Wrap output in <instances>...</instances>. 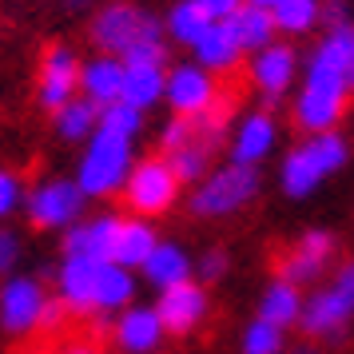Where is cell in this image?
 I'll return each mask as SVG.
<instances>
[{
    "label": "cell",
    "instance_id": "cell-1",
    "mask_svg": "<svg viewBox=\"0 0 354 354\" xmlns=\"http://www.w3.org/2000/svg\"><path fill=\"white\" fill-rule=\"evenodd\" d=\"M351 163V144L342 131H315L299 147H290L279 163V187L287 199H306L315 195L330 176H338Z\"/></svg>",
    "mask_w": 354,
    "mask_h": 354
},
{
    "label": "cell",
    "instance_id": "cell-2",
    "mask_svg": "<svg viewBox=\"0 0 354 354\" xmlns=\"http://www.w3.org/2000/svg\"><path fill=\"white\" fill-rule=\"evenodd\" d=\"M136 140H124L115 131L96 128L84 144V156L76 163V187L84 192V199H112L120 195L124 179H128L131 163H136V151H131Z\"/></svg>",
    "mask_w": 354,
    "mask_h": 354
},
{
    "label": "cell",
    "instance_id": "cell-3",
    "mask_svg": "<svg viewBox=\"0 0 354 354\" xmlns=\"http://www.w3.org/2000/svg\"><path fill=\"white\" fill-rule=\"evenodd\" d=\"M351 322H354V267L346 263V267H338L335 283L310 287L295 330H303V338H310V342H338Z\"/></svg>",
    "mask_w": 354,
    "mask_h": 354
},
{
    "label": "cell",
    "instance_id": "cell-4",
    "mask_svg": "<svg viewBox=\"0 0 354 354\" xmlns=\"http://www.w3.org/2000/svg\"><path fill=\"white\" fill-rule=\"evenodd\" d=\"M259 187H263L259 167L227 163V167L207 171V176L195 183V192L187 195V207H192L195 219H231L247 203H255Z\"/></svg>",
    "mask_w": 354,
    "mask_h": 354
},
{
    "label": "cell",
    "instance_id": "cell-5",
    "mask_svg": "<svg viewBox=\"0 0 354 354\" xmlns=\"http://www.w3.org/2000/svg\"><path fill=\"white\" fill-rule=\"evenodd\" d=\"M179 183L176 171H171V163L163 160V156H147V160H136L131 163L128 179H124V203H128L131 215H140V219H160L167 211L179 203Z\"/></svg>",
    "mask_w": 354,
    "mask_h": 354
},
{
    "label": "cell",
    "instance_id": "cell-6",
    "mask_svg": "<svg viewBox=\"0 0 354 354\" xmlns=\"http://www.w3.org/2000/svg\"><path fill=\"white\" fill-rule=\"evenodd\" d=\"M346 100L351 92L342 88L335 72H326L322 64H306V76H303V88L295 96V124L315 136V131H335L342 112H346Z\"/></svg>",
    "mask_w": 354,
    "mask_h": 354
},
{
    "label": "cell",
    "instance_id": "cell-7",
    "mask_svg": "<svg viewBox=\"0 0 354 354\" xmlns=\"http://www.w3.org/2000/svg\"><path fill=\"white\" fill-rule=\"evenodd\" d=\"M84 211H88V199L76 187V179L52 176L24 192V215L36 231H60L64 235L72 223L84 219Z\"/></svg>",
    "mask_w": 354,
    "mask_h": 354
},
{
    "label": "cell",
    "instance_id": "cell-8",
    "mask_svg": "<svg viewBox=\"0 0 354 354\" xmlns=\"http://www.w3.org/2000/svg\"><path fill=\"white\" fill-rule=\"evenodd\" d=\"M92 40L104 56H124L140 40H163V24L136 4H108L92 20Z\"/></svg>",
    "mask_w": 354,
    "mask_h": 354
},
{
    "label": "cell",
    "instance_id": "cell-9",
    "mask_svg": "<svg viewBox=\"0 0 354 354\" xmlns=\"http://www.w3.org/2000/svg\"><path fill=\"white\" fill-rule=\"evenodd\" d=\"M52 290L36 274H8L0 279V330L8 338H32L40 330V310Z\"/></svg>",
    "mask_w": 354,
    "mask_h": 354
},
{
    "label": "cell",
    "instance_id": "cell-10",
    "mask_svg": "<svg viewBox=\"0 0 354 354\" xmlns=\"http://www.w3.org/2000/svg\"><path fill=\"white\" fill-rule=\"evenodd\" d=\"M338 255V239L335 231H326V227H310V231H303L299 239H295V247H290L287 255L279 259V279H287V283H295V287H315L322 274H326V267L335 263Z\"/></svg>",
    "mask_w": 354,
    "mask_h": 354
},
{
    "label": "cell",
    "instance_id": "cell-11",
    "mask_svg": "<svg viewBox=\"0 0 354 354\" xmlns=\"http://www.w3.org/2000/svg\"><path fill=\"white\" fill-rule=\"evenodd\" d=\"M151 306H156V315H160L167 338H187V335H195V330L207 322L211 290L203 287V283L187 279V283H179V287L160 290V295L151 299Z\"/></svg>",
    "mask_w": 354,
    "mask_h": 354
},
{
    "label": "cell",
    "instance_id": "cell-12",
    "mask_svg": "<svg viewBox=\"0 0 354 354\" xmlns=\"http://www.w3.org/2000/svg\"><path fill=\"white\" fill-rule=\"evenodd\" d=\"M219 100V84L211 72L195 64H176L167 68V80H163V104L171 108V115H183V120H195L203 115Z\"/></svg>",
    "mask_w": 354,
    "mask_h": 354
},
{
    "label": "cell",
    "instance_id": "cell-13",
    "mask_svg": "<svg viewBox=\"0 0 354 354\" xmlns=\"http://www.w3.org/2000/svg\"><path fill=\"white\" fill-rule=\"evenodd\" d=\"M108 342H112L120 354H156L163 342H167V330H163L156 306L136 299L128 310H120V315L112 319Z\"/></svg>",
    "mask_w": 354,
    "mask_h": 354
},
{
    "label": "cell",
    "instance_id": "cell-14",
    "mask_svg": "<svg viewBox=\"0 0 354 354\" xmlns=\"http://www.w3.org/2000/svg\"><path fill=\"white\" fill-rule=\"evenodd\" d=\"M247 72H251V84L267 100L263 112H271L274 104L290 92L295 76H299V52L290 48V44H267V48L251 52V68Z\"/></svg>",
    "mask_w": 354,
    "mask_h": 354
},
{
    "label": "cell",
    "instance_id": "cell-15",
    "mask_svg": "<svg viewBox=\"0 0 354 354\" xmlns=\"http://www.w3.org/2000/svg\"><path fill=\"white\" fill-rule=\"evenodd\" d=\"M72 96H80V56L64 44L44 52V64H40V88H36V100L44 112H56L64 108Z\"/></svg>",
    "mask_w": 354,
    "mask_h": 354
},
{
    "label": "cell",
    "instance_id": "cell-16",
    "mask_svg": "<svg viewBox=\"0 0 354 354\" xmlns=\"http://www.w3.org/2000/svg\"><path fill=\"white\" fill-rule=\"evenodd\" d=\"M96 267L92 259H76V255H64L60 267H56V299L64 303L68 319H92L96 315Z\"/></svg>",
    "mask_w": 354,
    "mask_h": 354
},
{
    "label": "cell",
    "instance_id": "cell-17",
    "mask_svg": "<svg viewBox=\"0 0 354 354\" xmlns=\"http://www.w3.org/2000/svg\"><path fill=\"white\" fill-rule=\"evenodd\" d=\"M115 227H120V215H115V211H100V215H88V219H80V223H72L64 235H60L64 255L108 263V259H112Z\"/></svg>",
    "mask_w": 354,
    "mask_h": 354
},
{
    "label": "cell",
    "instance_id": "cell-18",
    "mask_svg": "<svg viewBox=\"0 0 354 354\" xmlns=\"http://www.w3.org/2000/svg\"><path fill=\"white\" fill-rule=\"evenodd\" d=\"M279 144V124H274L271 112H247L231 131V163H243V167H259Z\"/></svg>",
    "mask_w": 354,
    "mask_h": 354
},
{
    "label": "cell",
    "instance_id": "cell-19",
    "mask_svg": "<svg viewBox=\"0 0 354 354\" xmlns=\"http://www.w3.org/2000/svg\"><path fill=\"white\" fill-rule=\"evenodd\" d=\"M136 274H140V283H147V287L160 295V290H167V287H179V283L195 279V259L187 255L183 243L160 239L156 243V251L147 255V263Z\"/></svg>",
    "mask_w": 354,
    "mask_h": 354
},
{
    "label": "cell",
    "instance_id": "cell-20",
    "mask_svg": "<svg viewBox=\"0 0 354 354\" xmlns=\"http://www.w3.org/2000/svg\"><path fill=\"white\" fill-rule=\"evenodd\" d=\"M156 243H160V231H156L151 219L120 215V227H115V239H112V263L128 267V271H140L147 255L156 251Z\"/></svg>",
    "mask_w": 354,
    "mask_h": 354
},
{
    "label": "cell",
    "instance_id": "cell-21",
    "mask_svg": "<svg viewBox=\"0 0 354 354\" xmlns=\"http://www.w3.org/2000/svg\"><path fill=\"white\" fill-rule=\"evenodd\" d=\"M303 299H306L303 287H295V283H287V279L274 274L271 283L263 287V295H259L255 319L271 322V326H279V330L290 335V330L299 326V315H303Z\"/></svg>",
    "mask_w": 354,
    "mask_h": 354
},
{
    "label": "cell",
    "instance_id": "cell-22",
    "mask_svg": "<svg viewBox=\"0 0 354 354\" xmlns=\"http://www.w3.org/2000/svg\"><path fill=\"white\" fill-rule=\"evenodd\" d=\"M140 295V274L120 267V263H100L96 267V315H120L128 310Z\"/></svg>",
    "mask_w": 354,
    "mask_h": 354
},
{
    "label": "cell",
    "instance_id": "cell-23",
    "mask_svg": "<svg viewBox=\"0 0 354 354\" xmlns=\"http://www.w3.org/2000/svg\"><path fill=\"white\" fill-rule=\"evenodd\" d=\"M120 88H124V60L120 56H92V60H80V96L92 100L96 108L104 104H115L120 100Z\"/></svg>",
    "mask_w": 354,
    "mask_h": 354
},
{
    "label": "cell",
    "instance_id": "cell-24",
    "mask_svg": "<svg viewBox=\"0 0 354 354\" xmlns=\"http://www.w3.org/2000/svg\"><path fill=\"white\" fill-rule=\"evenodd\" d=\"M192 52H195V64L203 68V72H211V76H227V72H235L239 60H243V48H239V40L231 36L227 20H215Z\"/></svg>",
    "mask_w": 354,
    "mask_h": 354
},
{
    "label": "cell",
    "instance_id": "cell-25",
    "mask_svg": "<svg viewBox=\"0 0 354 354\" xmlns=\"http://www.w3.org/2000/svg\"><path fill=\"white\" fill-rule=\"evenodd\" d=\"M310 60L322 64L326 72H335L338 80H342V88L354 92V24H338V28H330L326 40L310 52Z\"/></svg>",
    "mask_w": 354,
    "mask_h": 354
},
{
    "label": "cell",
    "instance_id": "cell-26",
    "mask_svg": "<svg viewBox=\"0 0 354 354\" xmlns=\"http://www.w3.org/2000/svg\"><path fill=\"white\" fill-rule=\"evenodd\" d=\"M227 28L239 40L243 52H259V48H267V44H274L271 12H267V8H255V4H239V8L227 17Z\"/></svg>",
    "mask_w": 354,
    "mask_h": 354
},
{
    "label": "cell",
    "instance_id": "cell-27",
    "mask_svg": "<svg viewBox=\"0 0 354 354\" xmlns=\"http://www.w3.org/2000/svg\"><path fill=\"white\" fill-rule=\"evenodd\" d=\"M163 80H167V68H147V64H124V88H120V100L131 104V108H156L163 100Z\"/></svg>",
    "mask_w": 354,
    "mask_h": 354
},
{
    "label": "cell",
    "instance_id": "cell-28",
    "mask_svg": "<svg viewBox=\"0 0 354 354\" xmlns=\"http://www.w3.org/2000/svg\"><path fill=\"white\" fill-rule=\"evenodd\" d=\"M52 124H56V136H60L64 144H88V136L100 128V108L92 100L72 96L64 108L52 112Z\"/></svg>",
    "mask_w": 354,
    "mask_h": 354
},
{
    "label": "cell",
    "instance_id": "cell-29",
    "mask_svg": "<svg viewBox=\"0 0 354 354\" xmlns=\"http://www.w3.org/2000/svg\"><path fill=\"white\" fill-rule=\"evenodd\" d=\"M211 24L215 20H211V12L199 0H179L176 8H171V17H167V36L179 40V44H187V48H195Z\"/></svg>",
    "mask_w": 354,
    "mask_h": 354
},
{
    "label": "cell",
    "instance_id": "cell-30",
    "mask_svg": "<svg viewBox=\"0 0 354 354\" xmlns=\"http://www.w3.org/2000/svg\"><path fill=\"white\" fill-rule=\"evenodd\" d=\"M271 20H274V32L303 36L319 24V0H279L271 8Z\"/></svg>",
    "mask_w": 354,
    "mask_h": 354
},
{
    "label": "cell",
    "instance_id": "cell-31",
    "mask_svg": "<svg viewBox=\"0 0 354 354\" xmlns=\"http://www.w3.org/2000/svg\"><path fill=\"white\" fill-rule=\"evenodd\" d=\"M287 330H279L271 322L251 319L239 330V354H287Z\"/></svg>",
    "mask_w": 354,
    "mask_h": 354
},
{
    "label": "cell",
    "instance_id": "cell-32",
    "mask_svg": "<svg viewBox=\"0 0 354 354\" xmlns=\"http://www.w3.org/2000/svg\"><path fill=\"white\" fill-rule=\"evenodd\" d=\"M163 160L171 163V171H176L179 183H199V179L211 171V151L203 144H187V147H179V151H171V156H163Z\"/></svg>",
    "mask_w": 354,
    "mask_h": 354
},
{
    "label": "cell",
    "instance_id": "cell-33",
    "mask_svg": "<svg viewBox=\"0 0 354 354\" xmlns=\"http://www.w3.org/2000/svg\"><path fill=\"white\" fill-rule=\"evenodd\" d=\"M100 128L115 131V136H124V140H136V136L144 131V112L131 108V104H124V100L104 104V108H100Z\"/></svg>",
    "mask_w": 354,
    "mask_h": 354
},
{
    "label": "cell",
    "instance_id": "cell-34",
    "mask_svg": "<svg viewBox=\"0 0 354 354\" xmlns=\"http://www.w3.org/2000/svg\"><path fill=\"white\" fill-rule=\"evenodd\" d=\"M227 271H231V255H227L223 247H211L203 255L195 259V283H203V287H215V283H223Z\"/></svg>",
    "mask_w": 354,
    "mask_h": 354
},
{
    "label": "cell",
    "instance_id": "cell-35",
    "mask_svg": "<svg viewBox=\"0 0 354 354\" xmlns=\"http://www.w3.org/2000/svg\"><path fill=\"white\" fill-rule=\"evenodd\" d=\"M24 179L12 171V167H0V223L4 219H12L20 207H24Z\"/></svg>",
    "mask_w": 354,
    "mask_h": 354
},
{
    "label": "cell",
    "instance_id": "cell-36",
    "mask_svg": "<svg viewBox=\"0 0 354 354\" xmlns=\"http://www.w3.org/2000/svg\"><path fill=\"white\" fill-rule=\"evenodd\" d=\"M124 64H147V68H167V40H140L136 48H128L120 56Z\"/></svg>",
    "mask_w": 354,
    "mask_h": 354
},
{
    "label": "cell",
    "instance_id": "cell-37",
    "mask_svg": "<svg viewBox=\"0 0 354 354\" xmlns=\"http://www.w3.org/2000/svg\"><path fill=\"white\" fill-rule=\"evenodd\" d=\"M187 144H192V120L171 115V120L160 128V151L171 156V151H179V147H187Z\"/></svg>",
    "mask_w": 354,
    "mask_h": 354
},
{
    "label": "cell",
    "instance_id": "cell-38",
    "mask_svg": "<svg viewBox=\"0 0 354 354\" xmlns=\"http://www.w3.org/2000/svg\"><path fill=\"white\" fill-rule=\"evenodd\" d=\"M20 235L12 231V227H4L0 223V279H8V274H17L20 267Z\"/></svg>",
    "mask_w": 354,
    "mask_h": 354
},
{
    "label": "cell",
    "instance_id": "cell-39",
    "mask_svg": "<svg viewBox=\"0 0 354 354\" xmlns=\"http://www.w3.org/2000/svg\"><path fill=\"white\" fill-rule=\"evenodd\" d=\"M64 322H68L64 303H60L56 295H48V303H44V310H40V330H36V335H56Z\"/></svg>",
    "mask_w": 354,
    "mask_h": 354
},
{
    "label": "cell",
    "instance_id": "cell-40",
    "mask_svg": "<svg viewBox=\"0 0 354 354\" xmlns=\"http://www.w3.org/2000/svg\"><path fill=\"white\" fill-rule=\"evenodd\" d=\"M319 20H326L330 28L351 24V4L346 0H319Z\"/></svg>",
    "mask_w": 354,
    "mask_h": 354
},
{
    "label": "cell",
    "instance_id": "cell-41",
    "mask_svg": "<svg viewBox=\"0 0 354 354\" xmlns=\"http://www.w3.org/2000/svg\"><path fill=\"white\" fill-rule=\"evenodd\" d=\"M199 4L211 12V20H227V17H231V12L243 4V0H199Z\"/></svg>",
    "mask_w": 354,
    "mask_h": 354
},
{
    "label": "cell",
    "instance_id": "cell-42",
    "mask_svg": "<svg viewBox=\"0 0 354 354\" xmlns=\"http://www.w3.org/2000/svg\"><path fill=\"white\" fill-rule=\"evenodd\" d=\"M60 354H104V351H100V342H92V338H88V342L80 338V342H68Z\"/></svg>",
    "mask_w": 354,
    "mask_h": 354
},
{
    "label": "cell",
    "instance_id": "cell-43",
    "mask_svg": "<svg viewBox=\"0 0 354 354\" xmlns=\"http://www.w3.org/2000/svg\"><path fill=\"white\" fill-rule=\"evenodd\" d=\"M247 4H255V8H267V12H271V8L279 4V0H247Z\"/></svg>",
    "mask_w": 354,
    "mask_h": 354
},
{
    "label": "cell",
    "instance_id": "cell-44",
    "mask_svg": "<svg viewBox=\"0 0 354 354\" xmlns=\"http://www.w3.org/2000/svg\"><path fill=\"white\" fill-rule=\"evenodd\" d=\"M287 354H315V346L306 342V346H299V351H287Z\"/></svg>",
    "mask_w": 354,
    "mask_h": 354
},
{
    "label": "cell",
    "instance_id": "cell-45",
    "mask_svg": "<svg viewBox=\"0 0 354 354\" xmlns=\"http://www.w3.org/2000/svg\"><path fill=\"white\" fill-rule=\"evenodd\" d=\"M20 354H52V351H44V346H28V351H20Z\"/></svg>",
    "mask_w": 354,
    "mask_h": 354
},
{
    "label": "cell",
    "instance_id": "cell-46",
    "mask_svg": "<svg viewBox=\"0 0 354 354\" xmlns=\"http://www.w3.org/2000/svg\"><path fill=\"white\" fill-rule=\"evenodd\" d=\"M68 8H84V4H88V0H64Z\"/></svg>",
    "mask_w": 354,
    "mask_h": 354
},
{
    "label": "cell",
    "instance_id": "cell-47",
    "mask_svg": "<svg viewBox=\"0 0 354 354\" xmlns=\"http://www.w3.org/2000/svg\"><path fill=\"white\" fill-rule=\"evenodd\" d=\"M351 267H354V259H351Z\"/></svg>",
    "mask_w": 354,
    "mask_h": 354
}]
</instances>
